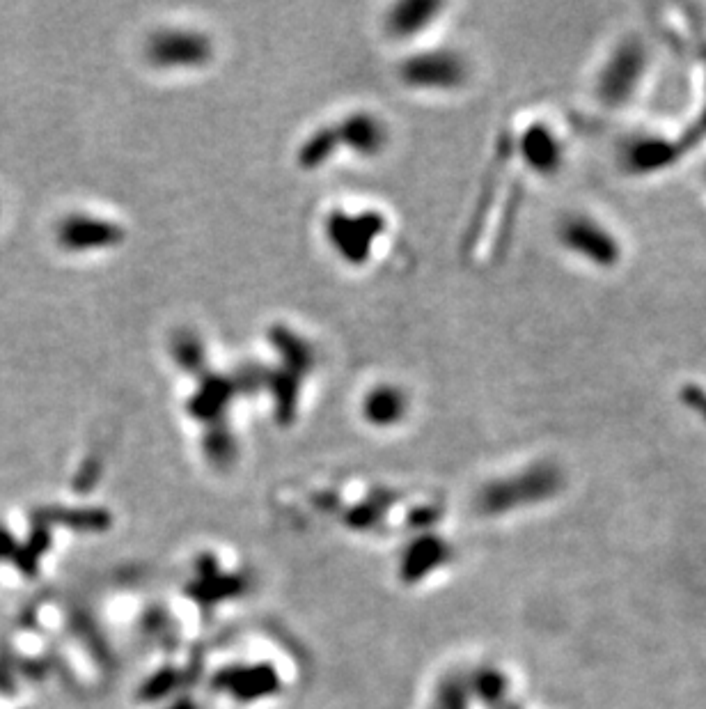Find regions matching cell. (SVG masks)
<instances>
[{"mask_svg":"<svg viewBox=\"0 0 706 709\" xmlns=\"http://www.w3.org/2000/svg\"><path fill=\"white\" fill-rule=\"evenodd\" d=\"M367 418L372 420V423H390V420H395L399 414H402V400H399V395L395 391H376L370 397H367Z\"/></svg>","mask_w":706,"mask_h":709,"instance_id":"7a4b0ae2","label":"cell"},{"mask_svg":"<svg viewBox=\"0 0 706 709\" xmlns=\"http://www.w3.org/2000/svg\"><path fill=\"white\" fill-rule=\"evenodd\" d=\"M207 56V42L193 33H163L152 44V58L163 67H193Z\"/></svg>","mask_w":706,"mask_h":709,"instance_id":"6da1fadb","label":"cell"}]
</instances>
